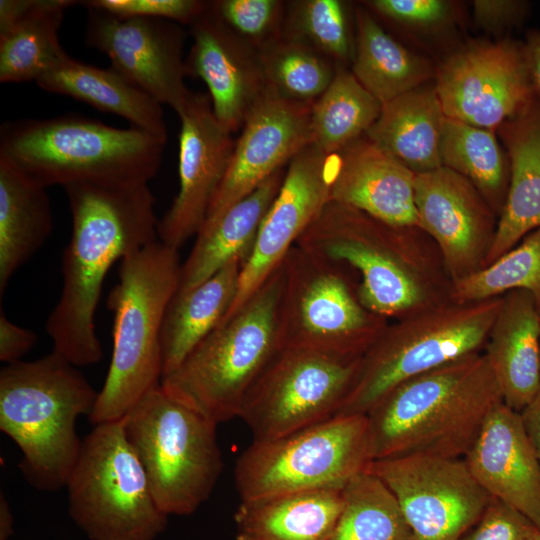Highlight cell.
<instances>
[{"mask_svg": "<svg viewBox=\"0 0 540 540\" xmlns=\"http://www.w3.org/2000/svg\"><path fill=\"white\" fill-rule=\"evenodd\" d=\"M72 215V235L62 259L63 287L46 322L53 350L77 367L103 357L95 312L112 265L159 240L148 184L64 187Z\"/></svg>", "mask_w": 540, "mask_h": 540, "instance_id": "cell-1", "label": "cell"}, {"mask_svg": "<svg viewBox=\"0 0 540 540\" xmlns=\"http://www.w3.org/2000/svg\"><path fill=\"white\" fill-rule=\"evenodd\" d=\"M295 244L357 271L362 304L387 319L451 300L441 252L418 227L390 226L329 201Z\"/></svg>", "mask_w": 540, "mask_h": 540, "instance_id": "cell-2", "label": "cell"}, {"mask_svg": "<svg viewBox=\"0 0 540 540\" xmlns=\"http://www.w3.org/2000/svg\"><path fill=\"white\" fill-rule=\"evenodd\" d=\"M503 402L485 353L402 382L366 414L375 460L408 455L463 458Z\"/></svg>", "mask_w": 540, "mask_h": 540, "instance_id": "cell-3", "label": "cell"}, {"mask_svg": "<svg viewBox=\"0 0 540 540\" xmlns=\"http://www.w3.org/2000/svg\"><path fill=\"white\" fill-rule=\"evenodd\" d=\"M98 394L77 366L54 350L1 369L0 430L22 452L19 468L33 488H65L82 445L77 419L90 416Z\"/></svg>", "mask_w": 540, "mask_h": 540, "instance_id": "cell-4", "label": "cell"}, {"mask_svg": "<svg viewBox=\"0 0 540 540\" xmlns=\"http://www.w3.org/2000/svg\"><path fill=\"white\" fill-rule=\"evenodd\" d=\"M167 138L78 115L3 123L0 155L48 187L148 184Z\"/></svg>", "mask_w": 540, "mask_h": 540, "instance_id": "cell-5", "label": "cell"}, {"mask_svg": "<svg viewBox=\"0 0 540 540\" xmlns=\"http://www.w3.org/2000/svg\"><path fill=\"white\" fill-rule=\"evenodd\" d=\"M181 265L178 250L159 240L120 261L118 283L107 298L114 314L111 363L88 417L94 426L121 420L161 384V331Z\"/></svg>", "mask_w": 540, "mask_h": 540, "instance_id": "cell-6", "label": "cell"}, {"mask_svg": "<svg viewBox=\"0 0 540 540\" xmlns=\"http://www.w3.org/2000/svg\"><path fill=\"white\" fill-rule=\"evenodd\" d=\"M281 264L247 302L218 325L161 380L171 398L220 424L239 417L245 396L283 347Z\"/></svg>", "mask_w": 540, "mask_h": 540, "instance_id": "cell-7", "label": "cell"}, {"mask_svg": "<svg viewBox=\"0 0 540 540\" xmlns=\"http://www.w3.org/2000/svg\"><path fill=\"white\" fill-rule=\"evenodd\" d=\"M503 300H448L388 324L362 356L352 386L337 414H367L402 382L480 353Z\"/></svg>", "mask_w": 540, "mask_h": 540, "instance_id": "cell-8", "label": "cell"}, {"mask_svg": "<svg viewBox=\"0 0 540 540\" xmlns=\"http://www.w3.org/2000/svg\"><path fill=\"white\" fill-rule=\"evenodd\" d=\"M121 420L160 509L168 516L194 513L222 473L217 424L171 398L161 384Z\"/></svg>", "mask_w": 540, "mask_h": 540, "instance_id": "cell-9", "label": "cell"}, {"mask_svg": "<svg viewBox=\"0 0 540 540\" xmlns=\"http://www.w3.org/2000/svg\"><path fill=\"white\" fill-rule=\"evenodd\" d=\"M375 460L366 414H337L266 440L252 441L234 468L241 501L344 488Z\"/></svg>", "mask_w": 540, "mask_h": 540, "instance_id": "cell-10", "label": "cell"}, {"mask_svg": "<svg viewBox=\"0 0 540 540\" xmlns=\"http://www.w3.org/2000/svg\"><path fill=\"white\" fill-rule=\"evenodd\" d=\"M68 513L90 540H156L168 515L158 506L122 420L82 439L67 480Z\"/></svg>", "mask_w": 540, "mask_h": 540, "instance_id": "cell-11", "label": "cell"}, {"mask_svg": "<svg viewBox=\"0 0 540 540\" xmlns=\"http://www.w3.org/2000/svg\"><path fill=\"white\" fill-rule=\"evenodd\" d=\"M279 307L283 347L361 358L388 319L367 309L347 267L293 245L282 261Z\"/></svg>", "mask_w": 540, "mask_h": 540, "instance_id": "cell-12", "label": "cell"}, {"mask_svg": "<svg viewBox=\"0 0 540 540\" xmlns=\"http://www.w3.org/2000/svg\"><path fill=\"white\" fill-rule=\"evenodd\" d=\"M361 358L282 347L241 407L239 418L253 441L275 439L337 415Z\"/></svg>", "mask_w": 540, "mask_h": 540, "instance_id": "cell-13", "label": "cell"}, {"mask_svg": "<svg viewBox=\"0 0 540 540\" xmlns=\"http://www.w3.org/2000/svg\"><path fill=\"white\" fill-rule=\"evenodd\" d=\"M367 471L396 498L412 540H461L491 499L463 458L377 459Z\"/></svg>", "mask_w": 540, "mask_h": 540, "instance_id": "cell-14", "label": "cell"}, {"mask_svg": "<svg viewBox=\"0 0 540 540\" xmlns=\"http://www.w3.org/2000/svg\"><path fill=\"white\" fill-rule=\"evenodd\" d=\"M434 86L447 118L492 131L539 97L523 43L508 38L455 51L437 68Z\"/></svg>", "mask_w": 540, "mask_h": 540, "instance_id": "cell-15", "label": "cell"}, {"mask_svg": "<svg viewBox=\"0 0 540 540\" xmlns=\"http://www.w3.org/2000/svg\"><path fill=\"white\" fill-rule=\"evenodd\" d=\"M86 43L106 54L111 66L177 114L192 91L182 59L184 32L158 18H122L87 8Z\"/></svg>", "mask_w": 540, "mask_h": 540, "instance_id": "cell-16", "label": "cell"}, {"mask_svg": "<svg viewBox=\"0 0 540 540\" xmlns=\"http://www.w3.org/2000/svg\"><path fill=\"white\" fill-rule=\"evenodd\" d=\"M334 166V155L312 143L288 163L282 185L242 266L234 302L221 323L234 315L281 264L330 201Z\"/></svg>", "mask_w": 540, "mask_h": 540, "instance_id": "cell-17", "label": "cell"}, {"mask_svg": "<svg viewBox=\"0 0 540 540\" xmlns=\"http://www.w3.org/2000/svg\"><path fill=\"white\" fill-rule=\"evenodd\" d=\"M418 227L438 246L452 283L486 266L498 216L476 187L444 166L415 175Z\"/></svg>", "mask_w": 540, "mask_h": 540, "instance_id": "cell-18", "label": "cell"}, {"mask_svg": "<svg viewBox=\"0 0 540 540\" xmlns=\"http://www.w3.org/2000/svg\"><path fill=\"white\" fill-rule=\"evenodd\" d=\"M179 190L158 223L159 241L179 250L202 227L235 146L207 93L192 92L180 113Z\"/></svg>", "mask_w": 540, "mask_h": 540, "instance_id": "cell-19", "label": "cell"}, {"mask_svg": "<svg viewBox=\"0 0 540 540\" xmlns=\"http://www.w3.org/2000/svg\"><path fill=\"white\" fill-rule=\"evenodd\" d=\"M311 110L312 104L265 90L235 141L227 171L203 224L215 221L312 143Z\"/></svg>", "mask_w": 540, "mask_h": 540, "instance_id": "cell-20", "label": "cell"}, {"mask_svg": "<svg viewBox=\"0 0 540 540\" xmlns=\"http://www.w3.org/2000/svg\"><path fill=\"white\" fill-rule=\"evenodd\" d=\"M191 35L187 75L206 83L215 117L233 133L267 89L258 50L223 22L212 2L191 24Z\"/></svg>", "mask_w": 540, "mask_h": 540, "instance_id": "cell-21", "label": "cell"}, {"mask_svg": "<svg viewBox=\"0 0 540 540\" xmlns=\"http://www.w3.org/2000/svg\"><path fill=\"white\" fill-rule=\"evenodd\" d=\"M463 459L490 497L519 511L540 530V465L520 413L499 403Z\"/></svg>", "mask_w": 540, "mask_h": 540, "instance_id": "cell-22", "label": "cell"}, {"mask_svg": "<svg viewBox=\"0 0 540 540\" xmlns=\"http://www.w3.org/2000/svg\"><path fill=\"white\" fill-rule=\"evenodd\" d=\"M334 159L330 201L354 207L390 226L418 227L413 171L366 135Z\"/></svg>", "mask_w": 540, "mask_h": 540, "instance_id": "cell-23", "label": "cell"}, {"mask_svg": "<svg viewBox=\"0 0 540 540\" xmlns=\"http://www.w3.org/2000/svg\"><path fill=\"white\" fill-rule=\"evenodd\" d=\"M484 353L503 403L520 413L540 392V312L528 291L503 295Z\"/></svg>", "mask_w": 540, "mask_h": 540, "instance_id": "cell-24", "label": "cell"}, {"mask_svg": "<svg viewBox=\"0 0 540 540\" xmlns=\"http://www.w3.org/2000/svg\"><path fill=\"white\" fill-rule=\"evenodd\" d=\"M72 0L0 1V82L36 81L67 55L59 40Z\"/></svg>", "mask_w": 540, "mask_h": 540, "instance_id": "cell-25", "label": "cell"}, {"mask_svg": "<svg viewBox=\"0 0 540 540\" xmlns=\"http://www.w3.org/2000/svg\"><path fill=\"white\" fill-rule=\"evenodd\" d=\"M498 131L510 161V182L486 266L540 227V97Z\"/></svg>", "mask_w": 540, "mask_h": 540, "instance_id": "cell-26", "label": "cell"}, {"mask_svg": "<svg viewBox=\"0 0 540 540\" xmlns=\"http://www.w3.org/2000/svg\"><path fill=\"white\" fill-rule=\"evenodd\" d=\"M285 172L284 168L276 171L215 221L202 225L189 256L182 262L176 294L197 287L235 259L246 262Z\"/></svg>", "mask_w": 540, "mask_h": 540, "instance_id": "cell-27", "label": "cell"}, {"mask_svg": "<svg viewBox=\"0 0 540 540\" xmlns=\"http://www.w3.org/2000/svg\"><path fill=\"white\" fill-rule=\"evenodd\" d=\"M43 90L72 97L167 138L163 105L112 66L101 68L67 55L36 81Z\"/></svg>", "mask_w": 540, "mask_h": 540, "instance_id": "cell-28", "label": "cell"}, {"mask_svg": "<svg viewBox=\"0 0 540 540\" xmlns=\"http://www.w3.org/2000/svg\"><path fill=\"white\" fill-rule=\"evenodd\" d=\"M47 187L0 155V296L53 230Z\"/></svg>", "mask_w": 540, "mask_h": 540, "instance_id": "cell-29", "label": "cell"}, {"mask_svg": "<svg viewBox=\"0 0 540 540\" xmlns=\"http://www.w3.org/2000/svg\"><path fill=\"white\" fill-rule=\"evenodd\" d=\"M435 86H420L382 105L365 135L415 174L442 167L446 120Z\"/></svg>", "mask_w": 540, "mask_h": 540, "instance_id": "cell-30", "label": "cell"}, {"mask_svg": "<svg viewBox=\"0 0 540 540\" xmlns=\"http://www.w3.org/2000/svg\"><path fill=\"white\" fill-rule=\"evenodd\" d=\"M343 508V488L241 501L236 540H329Z\"/></svg>", "mask_w": 540, "mask_h": 540, "instance_id": "cell-31", "label": "cell"}, {"mask_svg": "<svg viewBox=\"0 0 540 540\" xmlns=\"http://www.w3.org/2000/svg\"><path fill=\"white\" fill-rule=\"evenodd\" d=\"M244 263L235 259L197 287L174 295L161 331L162 378L174 371L225 318L234 302Z\"/></svg>", "mask_w": 540, "mask_h": 540, "instance_id": "cell-32", "label": "cell"}, {"mask_svg": "<svg viewBox=\"0 0 540 540\" xmlns=\"http://www.w3.org/2000/svg\"><path fill=\"white\" fill-rule=\"evenodd\" d=\"M355 26L352 73L382 105L432 77L430 62L397 42L365 10H356Z\"/></svg>", "mask_w": 540, "mask_h": 540, "instance_id": "cell-33", "label": "cell"}, {"mask_svg": "<svg viewBox=\"0 0 540 540\" xmlns=\"http://www.w3.org/2000/svg\"><path fill=\"white\" fill-rule=\"evenodd\" d=\"M442 166L468 179L500 216L510 182V161L494 131L446 118L440 147Z\"/></svg>", "mask_w": 540, "mask_h": 540, "instance_id": "cell-34", "label": "cell"}, {"mask_svg": "<svg viewBox=\"0 0 540 540\" xmlns=\"http://www.w3.org/2000/svg\"><path fill=\"white\" fill-rule=\"evenodd\" d=\"M382 104L343 67L312 104V144L335 155L362 137L380 115Z\"/></svg>", "mask_w": 540, "mask_h": 540, "instance_id": "cell-35", "label": "cell"}, {"mask_svg": "<svg viewBox=\"0 0 540 540\" xmlns=\"http://www.w3.org/2000/svg\"><path fill=\"white\" fill-rule=\"evenodd\" d=\"M329 540H412L388 487L366 471L343 488V508Z\"/></svg>", "mask_w": 540, "mask_h": 540, "instance_id": "cell-36", "label": "cell"}, {"mask_svg": "<svg viewBox=\"0 0 540 540\" xmlns=\"http://www.w3.org/2000/svg\"><path fill=\"white\" fill-rule=\"evenodd\" d=\"M258 54L267 88L296 102L313 104L336 72L330 59L284 35L258 49Z\"/></svg>", "mask_w": 540, "mask_h": 540, "instance_id": "cell-37", "label": "cell"}, {"mask_svg": "<svg viewBox=\"0 0 540 540\" xmlns=\"http://www.w3.org/2000/svg\"><path fill=\"white\" fill-rule=\"evenodd\" d=\"M528 291L540 312V227L483 269L452 283L450 299L458 303Z\"/></svg>", "mask_w": 540, "mask_h": 540, "instance_id": "cell-38", "label": "cell"}, {"mask_svg": "<svg viewBox=\"0 0 540 540\" xmlns=\"http://www.w3.org/2000/svg\"><path fill=\"white\" fill-rule=\"evenodd\" d=\"M282 35L300 41L340 64L353 61L348 6L340 0H301L288 5Z\"/></svg>", "mask_w": 540, "mask_h": 540, "instance_id": "cell-39", "label": "cell"}, {"mask_svg": "<svg viewBox=\"0 0 540 540\" xmlns=\"http://www.w3.org/2000/svg\"><path fill=\"white\" fill-rule=\"evenodd\" d=\"M212 5L235 34L257 50L282 35L285 18L282 1L220 0Z\"/></svg>", "mask_w": 540, "mask_h": 540, "instance_id": "cell-40", "label": "cell"}, {"mask_svg": "<svg viewBox=\"0 0 540 540\" xmlns=\"http://www.w3.org/2000/svg\"><path fill=\"white\" fill-rule=\"evenodd\" d=\"M81 3L86 8L122 18H158L190 25L207 5L197 0H89Z\"/></svg>", "mask_w": 540, "mask_h": 540, "instance_id": "cell-41", "label": "cell"}, {"mask_svg": "<svg viewBox=\"0 0 540 540\" xmlns=\"http://www.w3.org/2000/svg\"><path fill=\"white\" fill-rule=\"evenodd\" d=\"M539 529L522 513L492 498L461 540H530Z\"/></svg>", "mask_w": 540, "mask_h": 540, "instance_id": "cell-42", "label": "cell"}, {"mask_svg": "<svg viewBox=\"0 0 540 540\" xmlns=\"http://www.w3.org/2000/svg\"><path fill=\"white\" fill-rule=\"evenodd\" d=\"M368 5L380 15L410 27H433L449 19L452 5L444 0H373Z\"/></svg>", "mask_w": 540, "mask_h": 540, "instance_id": "cell-43", "label": "cell"}, {"mask_svg": "<svg viewBox=\"0 0 540 540\" xmlns=\"http://www.w3.org/2000/svg\"><path fill=\"white\" fill-rule=\"evenodd\" d=\"M472 5L476 25L493 34L520 26L531 11V3L523 0H475Z\"/></svg>", "mask_w": 540, "mask_h": 540, "instance_id": "cell-44", "label": "cell"}, {"mask_svg": "<svg viewBox=\"0 0 540 540\" xmlns=\"http://www.w3.org/2000/svg\"><path fill=\"white\" fill-rule=\"evenodd\" d=\"M38 337L30 329L16 325L0 309V360L6 364L21 361L34 347Z\"/></svg>", "mask_w": 540, "mask_h": 540, "instance_id": "cell-45", "label": "cell"}, {"mask_svg": "<svg viewBox=\"0 0 540 540\" xmlns=\"http://www.w3.org/2000/svg\"><path fill=\"white\" fill-rule=\"evenodd\" d=\"M524 429L540 465V392L520 412Z\"/></svg>", "mask_w": 540, "mask_h": 540, "instance_id": "cell-46", "label": "cell"}, {"mask_svg": "<svg viewBox=\"0 0 540 540\" xmlns=\"http://www.w3.org/2000/svg\"><path fill=\"white\" fill-rule=\"evenodd\" d=\"M523 48L532 84L540 97V30L527 32Z\"/></svg>", "mask_w": 540, "mask_h": 540, "instance_id": "cell-47", "label": "cell"}, {"mask_svg": "<svg viewBox=\"0 0 540 540\" xmlns=\"http://www.w3.org/2000/svg\"><path fill=\"white\" fill-rule=\"evenodd\" d=\"M13 534V516L6 500V497L0 496V540H7Z\"/></svg>", "mask_w": 540, "mask_h": 540, "instance_id": "cell-48", "label": "cell"}, {"mask_svg": "<svg viewBox=\"0 0 540 540\" xmlns=\"http://www.w3.org/2000/svg\"><path fill=\"white\" fill-rule=\"evenodd\" d=\"M530 540H540V530Z\"/></svg>", "mask_w": 540, "mask_h": 540, "instance_id": "cell-49", "label": "cell"}]
</instances>
